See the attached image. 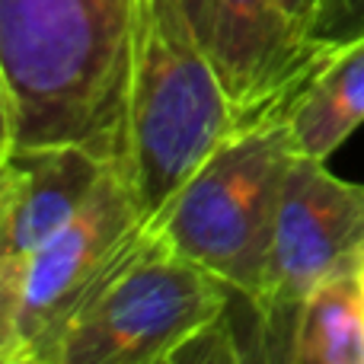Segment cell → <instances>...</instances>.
I'll list each match as a JSON object with an SVG mask.
<instances>
[{
    "label": "cell",
    "mask_w": 364,
    "mask_h": 364,
    "mask_svg": "<svg viewBox=\"0 0 364 364\" xmlns=\"http://www.w3.org/2000/svg\"><path fill=\"white\" fill-rule=\"evenodd\" d=\"M134 0H0V77L16 147L119 157Z\"/></svg>",
    "instance_id": "1"
},
{
    "label": "cell",
    "mask_w": 364,
    "mask_h": 364,
    "mask_svg": "<svg viewBox=\"0 0 364 364\" xmlns=\"http://www.w3.org/2000/svg\"><path fill=\"white\" fill-rule=\"evenodd\" d=\"M243 122L182 0H134L119 170L147 224Z\"/></svg>",
    "instance_id": "2"
},
{
    "label": "cell",
    "mask_w": 364,
    "mask_h": 364,
    "mask_svg": "<svg viewBox=\"0 0 364 364\" xmlns=\"http://www.w3.org/2000/svg\"><path fill=\"white\" fill-rule=\"evenodd\" d=\"M294 154L288 109L252 115L214 147L151 224L252 310L265 291L278 198Z\"/></svg>",
    "instance_id": "3"
},
{
    "label": "cell",
    "mask_w": 364,
    "mask_h": 364,
    "mask_svg": "<svg viewBox=\"0 0 364 364\" xmlns=\"http://www.w3.org/2000/svg\"><path fill=\"white\" fill-rule=\"evenodd\" d=\"M230 294L214 272L147 224L70 320L51 364L179 361L205 329L224 320Z\"/></svg>",
    "instance_id": "4"
},
{
    "label": "cell",
    "mask_w": 364,
    "mask_h": 364,
    "mask_svg": "<svg viewBox=\"0 0 364 364\" xmlns=\"http://www.w3.org/2000/svg\"><path fill=\"white\" fill-rule=\"evenodd\" d=\"M144 227V211L112 160L80 211L26 262L16 364H51L70 320L112 275Z\"/></svg>",
    "instance_id": "5"
},
{
    "label": "cell",
    "mask_w": 364,
    "mask_h": 364,
    "mask_svg": "<svg viewBox=\"0 0 364 364\" xmlns=\"http://www.w3.org/2000/svg\"><path fill=\"white\" fill-rule=\"evenodd\" d=\"M364 243V186L339 179L326 160L294 154L282 186L265 291L256 320L265 336L288 346L304 297Z\"/></svg>",
    "instance_id": "6"
},
{
    "label": "cell",
    "mask_w": 364,
    "mask_h": 364,
    "mask_svg": "<svg viewBox=\"0 0 364 364\" xmlns=\"http://www.w3.org/2000/svg\"><path fill=\"white\" fill-rule=\"evenodd\" d=\"M205 48L243 122L269 109H291L329 55L304 42L278 0H211Z\"/></svg>",
    "instance_id": "7"
},
{
    "label": "cell",
    "mask_w": 364,
    "mask_h": 364,
    "mask_svg": "<svg viewBox=\"0 0 364 364\" xmlns=\"http://www.w3.org/2000/svg\"><path fill=\"white\" fill-rule=\"evenodd\" d=\"M13 198L0 224V259H23L83 208L112 160L83 144L13 147Z\"/></svg>",
    "instance_id": "8"
},
{
    "label": "cell",
    "mask_w": 364,
    "mask_h": 364,
    "mask_svg": "<svg viewBox=\"0 0 364 364\" xmlns=\"http://www.w3.org/2000/svg\"><path fill=\"white\" fill-rule=\"evenodd\" d=\"M364 122V38L329 51L288 109L297 154L326 160Z\"/></svg>",
    "instance_id": "9"
},
{
    "label": "cell",
    "mask_w": 364,
    "mask_h": 364,
    "mask_svg": "<svg viewBox=\"0 0 364 364\" xmlns=\"http://www.w3.org/2000/svg\"><path fill=\"white\" fill-rule=\"evenodd\" d=\"M288 361L297 364H364V294L358 256L329 272L294 320Z\"/></svg>",
    "instance_id": "10"
},
{
    "label": "cell",
    "mask_w": 364,
    "mask_h": 364,
    "mask_svg": "<svg viewBox=\"0 0 364 364\" xmlns=\"http://www.w3.org/2000/svg\"><path fill=\"white\" fill-rule=\"evenodd\" d=\"M358 38H364V0H316L304 26V42L333 51Z\"/></svg>",
    "instance_id": "11"
},
{
    "label": "cell",
    "mask_w": 364,
    "mask_h": 364,
    "mask_svg": "<svg viewBox=\"0 0 364 364\" xmlns=\"http://www.w3.org/2000/svg\"><path fill=\"white\" fill-rule=\"evenodd\" d=\"M23 294L26 262L23 259H0V364H16Z\"/></svg>",
    "instance_id": "12"
},
{
    "label": "cell",
    "mask_w": 364,
    "mask_h": 364,
    "mask_svg": "<svg viewBox=\"0 0 364 364\" xmlns=\"http://www.w3.org/2000/svg\"><path fill=\"white\" fill-rule=\"evenodd\" d=\"M16 147V132H13V112H10V96H6L4 77H0V164L13 154Z\"/></svg>",
    "instance_id": "13"
},
{
    "label": "cell",
    "mask_w": 364,
    "mask_h": 364,
    "mask_svg": "<svg viewBox=\"0 0 364 364\" xmlns=\"http://www.w3.org/2000/svg\"><path fill=\"white\" fill-rule=\"evenodd\" d=\"M278 4H282L284 16L291 19V26H294V29L301 32V38H304V26H307V19H310V13H314L316 0H278Z\"/></svg>",
    "instance_id": "14"
},
{
    "label": "cell",
    "mask_w": 364,
    "mask_h": 364,
    "mask_svg": "<svg viewBox=\"0 0 364 364\" xmlns=\"http://www.w3.org/2000/svg\"><path fill=\"white\" fill-rule=\"evenodd\" d=\"M188 10V19H192L195 32H198V38L205 42L208 36V19H211V0H182Z\"/></svg>",
    "instance_id": "15"
},
{
    "label": "cell",
    "mask_w": 364,
    "mask_h": 364,
    "mask_svg": "<svg viewBox=\"0 0 364 364\" xmlns=\"http://www.w3.org/2000/svg\"><path fill=\"white\" fill-rule=\"evenodd\" d=\"M10 198H13V166H10V160H4V164H0V224H4V218H6Z\"/></svg>",
    "instance_id": "16"
},
{
    "label": "cell",
    "mask_w": 364,
    "mask_h": 364,
    "mask_svg": "<svg viewBox=\"0 0 364 364\" xmlns=\"http://www.w3.org/2000/svg\"><path fill=\"white\" fill-rule=\"evenodd\" d=\"M358 278H361V294H364V243L358 250Z\"/></svg>",
    "instance_id": "17"
}]
</instances>
